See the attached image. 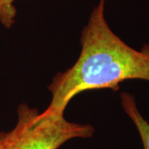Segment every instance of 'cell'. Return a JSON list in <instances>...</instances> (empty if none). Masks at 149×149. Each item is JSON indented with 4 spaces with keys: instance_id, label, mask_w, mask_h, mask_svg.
<instances>
[{
    "instance_id": "cell-1",
    "label": "cell",
    "mask_w": 149,
    "mask_h": 149,
    "mask_svg": "<svg viewBox=\"0 0 149 149\" xmlns=\"http://www.w3.org/2000/svg\"><path fill=\"white\" fill-rule=\"evenodd\" d=\"M105 1L100 0L82 29L75 63L57 73L48 85L52 100L44 113H65L70 100L84 91H117L128 80L149 82V43L137 50L113 32L104 15Z\"/></svg>"
},
{
    "instance_id": "cell-2",
    "label": "cell",
    "mask_w": 149,
    "mask_h": 149,
    "mask_svg": "<svg viewBox=\"0 0 149 149\" xmlns=\"http://www.w3.org/2000/svg\"><path fill=\"white\" fill-rule=\"evenodd\" d=\"M17 121L9 131L0 132V149H59L74 139H89L95 132L91 124L68 121L64 113H39L22 103Z\"/></svg>"
},
{
    "instance_id": "cell-3",
    "label": "cell",
    "mask_w": 149,
    "mask_h": 149,
    "mask_svg": "<svg viewBox=\"0 0 149 149\" xmlns=\"http://www.w3.org/2000/svg\"><path fill=\"white\" fill-rule=\"evenodd\" d=\"M120 100L123 111L132 120L139 132L143 149H149V123L139 110L136 97L124 91L121 93Z\"/></svg>"
},
{
    "instance_id": "cell-4",
    "label": "cell",
    "mask_w": 149,
    "mask_h": 149,
    "mask_svg": "<svg viewBox=\"0 0 149 149\" xmlns=\"http://www.w3.org/2000/svg\"><path fill=\"white\" fill-rule=\"evenodd\" d=\"M15 1L16 0H0V23L6 28H10L16 20Z\"/></svg>"
}]
</instances>
